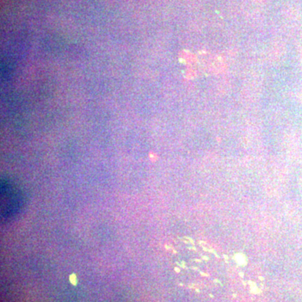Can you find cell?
<instances>
[{"instance_id": "6da1fadb", "label": "cell", "mask_w": 302, "mask_h": 302, "mask_svg": "<svg viewBox=\"0 0 302 302\" xmlns=\"http://www.w3.org/2000/svg\"><path fill=\"white\" fill-rule=\"evenodd\" d=\"M2 194V217L4 219L10 218L18 213L22 206V197L18 192L3 183L1 187Z\"/></svg>"}]
</instances>
